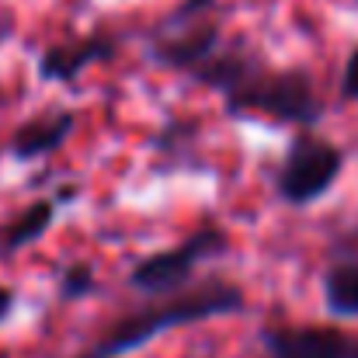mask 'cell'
<instances>
[{"instance_id":"obj_1","label":"cell","mask_w":358,"mask_h":358,"mask_svg":"<svg viewBox=\"0 0 358 358\" xmlns=\"http://www.w3.org/2000/svg\"><path fill=\"white\" fill-rule=\"evenodd\" d=\"M243 310H247V292L237 282L223 278V275H209V278L192 282L188 289H181L174 296L146 299L132 313L108 324L101 331V338L94 345H87L77 358H122L136 348H143V345H150V341H157L164 331L192 327V324H202V320L243 313Z\"/></svg>"},{"instance_id":"obj_17","label":"cell","mask_w":358,"mask_h":358,"mask_svg":"<svg viewBox=\"0 0 358 358\" xmlns=\"http://www.w3.org/2000/svg\"><path fill=\"white\" fill-rule=\"evenodd\" d=\"M355 3H358V0H355Z\"/></svg>"},{"instance_id":"obj_16","label":"cell","mask_w":358,"mask_h":358,"mask_svg":"<svg viewBox=\"0 0 358 358\" xmlns=\"http://www.w3.org/2000/svg\"><path fill=\"white\" fill-rule=\"evenodd\" d=\"M0 358H10V355H7V352H0Z\"/></svg>"},{"instance_id":"obj_3","label":"cell","mask_w":358,"mask_h":358,"mask_svg":"<svg viewBox=\"0 0 358 358\" xmlns=\"http://www.w3.org/2000/svg\"><path fill=\"white\" fill-rule=\"evenodd\" d=\"M220 101H223V115H230V119L268 115L275 122H289L296 129H313L324 119V98L317 94L310 70L271 66L268 59H261Z\"/></svg>"},{"instance_id":"obj_12","label":"cell","mask_w":358,"mask_h":358,"mask_svg":"<svg viewBox=\"0 0 358 358\" xmlns=\"http://www.w3.org/2000/svg\"><path fill=\"white\" fill-rule=\"evenodd\" d=\"M98 292V271L91 261H70L56 275V296L63 303H80Z\"/></svg>"},{"instance_id":"obj_4","label":"cell","mask_w":358,"mask_h":358,"mask_svg":"<svg viewBox=\"0 0 358 358\" xmlns=\"http://www.w3.org/2000/svg\"><path fill=\"white\" fill-rule=\"evenodd\" d=\"M227 247H230V234L216 220H206V223H199L188 237H181L178 243L139 257L129 268L125 282H129V289L143 292L146 299L174 296V292L188 289L195 282V271L209 257H220Z\"/></svg>"},{"instance_id":"obj_8","label":"cell","mask_w":358,"mask_h":358,"mask_svg":"<svg viewBox=\"0 0 358 358\" xmlns=\"http://www.w3.org/2000/svg\"><path fill=\"white\" fill-rule=\"evenodd\" d=\"M73 132H77V112L66 105H52V108L35 112L14 125V132L7 136V157L17 164L45 160V157L59 153Z\"/></svg>"},{"instance_id":"obj_9","label":"cell","mask_w":358,"mask_h":358,"mask_svg":"<svg viewBox=\"0 0 358 358\" xmlns=\"http://www.w3.org/2000/svg\"><path fill=\"white\" fill-rule=\"evenodd\" d=\"M202 119L199 115H171L150 136V167L157 174H178L185 167H202L199 157Z\"/></svg>"},{"instance_id":"obj_15","label":"cell","mask_w":358,"mask_h":358,"mask_svg":"<svg viewBox=\"0 0 358 358\" xmlns=\"http://www.w3.org/2000/svg\"><path fill=\"white\" fill-rule=\"evenodd\" d=\"M77 192H80V185H63V188L52 195V202H56V206H66V202H73Z\"/></svg>"},{"instance_id":"obj_7","label":"cell","mask_w":358,"mask_h":358,"mask_svg":"<svg viewBox=\"0 0 358 358\" xmlns=\"http://www.w3.org/2000/svg\"><path fill=\"white\" fill-rule=\"evenodd\" d=\"M122 38L108 28H94L87 35H66L59 42H49L35 56V77L42 84H77L84 70L98 63H112Z\"/></svg>"},{"instance_id":"obj_5","label":"cell","mask_w":358,"mask_h":358,"mask_svg":"<svg viewBox=\"0 0 358 358\" xmlns=\"http://www.w3.org/2000/svg\"><path fill=\"white\" fill-rule=\"evenodd\" d=\"M345 150L313 129H296L278 171H275V199L289 209L317 206L341 178Z\"/></svg>"},{"instance_id":"obj_13","label":"cell","mask_w":358,"mask_h":358,"mask_svg":"<svg viewBox=\"0 0 358 358\" xmlns=\"http://www.w3.org/2000/svg\"><path fill=\"white\" fill-rule=\"evenodd\" d=\"M338 94H341V101H358V42L348 49V56H345L341 80H338Z\"/></svg>"},{"instance_id":"obj_6","label":"cell","mask_w":358,"mask_h":358,"mask_svg":"<svg viewBox=\"0 0 358 358\" xmlns=\"http://www.w3.org/2000/svg\"><path fill=\"white\" fill-rule=\"evenodd\" d=\"M257 338L268 358H358V331L334 324H264Z\"/></svg>"},{"instance_id":"obj_11","label":"cell","mask_w":358,"mask_h":358,"mask_svg":"<svg viewBox=\"0 0 358 358\" xmlns=\"http://www.w3.org/2000/svg\"><path fill=\"white\" fill-rule=\"evenodd\" d=\"M320 292L327 313L341 320H358V257L334 261L320 278Z\"/></svg>"},{"instance_id":"obj_14","label":"cell","mask_w":358,"mask_h":358,"mask_svg":"<svg viewBox=\"0 0 358 358\" xmlns=\"http://www.w3.org/2000/svg\"><path fill=\"white\" fill-rule=\"evenodd\" d=\"M14 306H17V292H14L10 285H0V324H7V320H10Z\"/></svg>"},{"instance_id":"obj_2","label":"cell","mask_w":358,"mask_h":358,"mask_svg":"<svg viewBox=\"0 0 358 358\" xmlns=\"http://www.w3.org/2000/svg\"><path fill=\"white\" fill-rule=\"evenodd\" d=\"M223 14H227L223 0H178L146 31V42H143L146 63L157 70L192 77L227 45Z\"/></svg>"},{"instance_id":"obj_10","label":"cell","mask_w":358,"mask_h":358,"mask_svg":"<svg viewBox=\"0 0 358 358\" xmlns=\"http://www.w3.org/2000/svg\"><path fill=\"white\" fill-rule=\"evenodd\" d=\"M56 202L52 199H35L28 202L21 213H14L3 227H0V257H10L24 247H31L35 240H42L49 234L52 220H56Z\"/></svg>"}]
</instances>
